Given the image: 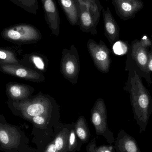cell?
Here are the masks:
<instances>
[{
	"mask_svg": "<svg viewBox=\"0 0 152 152\" xmlns=\"http://www.w3.org/2000/svg\"><path fill=\"white\" fill-rule=\"evenodd\" d=\"M0 140L4 144H7L9 142V139L8 135L4 130L0 131Z\"/></svg>",
	"mask_w": 152,
	"mask_h": 152,
	"instance_id": "24",
	"label": "cell"
},
{
	"mask_svg": "<svg viewBox=\"0 0 152 152\" xmlns=\"http://www.w3.org/2000/svg\"><path fill=\"white\" fill-rule=\"evenodd\" d=\"M88 49L97 69L102 72H109L110 65V50L102 41L97 44L89 39L87 43Z\"/></svg>",
	"mask_w": 152,
	"mask_h": 152,
	"instance_id": "5",
	"label": "cell"
},
{
	"mask_svg": "<svg viewBox=\"0 0 152 152\" xmlns=\"http://www.w3.org/2000/svg\"><path fill=\"white\" fill-rule=\"evenodd\" d=\"M132 104L138 123L146 126L149 116L150 96L137 73L131 80Z\"/></svg>",
	"mask_w": 152,
	"mask_h": 152,
	"instance_id": "1",
	"label": "cell"
},
{
	"mask_svg": "<svg viewBox=\"0 0 152 152\" xmlns=\"http://www.w3.org/2000/svg\"><path fill=\"white\" fill-rule=\"evenodd\" d=\"M113 50L116 54L122 55L126 52L127 51V47L125 43L119 41L114 44L113 46Z\"/></svg>",
	"mask_w": 152,
	"mask_h": 152,
	"instance_id": "21",
	"label": "cell"
},
{
	"mask_svg": "<svg viewBox=\"0 0 152 152\" xmlns=\"http://www.w3.org/2000/svg\"><path fill=\"white\" fill-rule=\"evenodd\" d=\"M0 64L20 65L14 52L7 49L0 48Z\"/></svg>",
	"mask_w": 152,
	"mask_h": 152,
	"instance_id": "17",
	"label": "cell"
},
{
	"mask_svg": "<svg viewBox=\"0 0 152 152\" xmlns=\"http://www.w3.org/2000/svg\"><path fill=\"white\" fill-rule=\"evenodd\" d=\"M0 71L4 74L34 82L44 80L42 74L20 65L0 64Z\"/></svg>",
	"mask_w": 152,
	"mask_h": 152,
	"instance_id": "7",
	"label": "cell"
},
{
	"mask_svg": "<svg viewBox=\"0 0 152 152\" xmlns=\"http://www.w3.org/2000/svg\"><path fill=\"white\" fill-rule=\"evenodd\" d=\"M34 92V88L30 86L19 83L10 82L6 86V94L12 102H20L29 99Z\"/></svg>",
	"mask_w": 152,
	"mask_h": 152,
	"instance_id": "10",
	"label": "cell"
},
{
	"mask_svg": "<svg viewBox=\"0 0 152 152\" xmlns=\"http://www.w3.org/2000/svg\"><path fill=\"white\" fill-rule=\"evenodd\" d=\"M112 2L117 15L124 20L134 18L144 6L142 0H112Z\"/></svg>",
	"mask_w": 152,
	"mask_h": 152,
	"instance_id": "6",
	"label": "cell"
},
{
	"mask_svg": "<svg viewBox=\"0 0 152 152\" xmlns=\"http://www.w3.org/2000/svg\"><path fill=\"white\" fill-rule=\"evenodd\" d=\"M140 42L142 44V45L145 48L151 45V41L148 38H147L146 37H144L142 39V41Z\"/></svg>",
	"mask_w": 152,
	"mask_h": 152,
	"instance_id": "27",
	"label": "cell"
},
{
	"mask_svg": "<svg viewBox=\"0 0 152 152\" xmlns=\"http://www.w3.org/2000/svg\"><path fill=\"white\" fill-rule=\"evenodd\" d=\"M104 35L111 44L118 40L119 36V27L113 18L109 7L102 10Z\"/></svg>",
	"mask_w": 152,
	"mask_h": 152,
	"instance_id": "11",
	"label": "cell"
},
{
	"mask_svg": "<svg viewBox=\"0 0 152 152\" xmlns=\"http://www.w3.org/2000/svg\"><path fill=\"white\" fill-rule=\"evenodd\" d=\"M91 119L96 133L102 134L107 128L106 107L102 99H98L92 110Z\"/></svg>",
	"mask_w": 152,
	"mask_h": 152,
	"instance_id": "9",
	"label": "cell"
},
{
	"mask_svg": "<svg viewBox=\"0 0 152 152\" xmlns=\"http://www.w3.org/2000/svg\"><path fill=\"white\" fill-rule=\"evenodd\" d=\"M94 152H112L111 149H110L107 146H101L98 148L95 149Z\"/></svg>",
	"mask_w": 152,
	"mask_h": 152,
	"instance_id": "26",
	"label": "cell"
},
{
	"mask_svg": "<svg viewBox=\"0 0 152 152\" xmlns=\"http://www.w3.org/2000/svg\"><path fill=\"white\" fill-rule=\"evenodd\" d=\"M61 69L65 78L72 83L77 82L80 70L79 58L74 45H72L69 50L67 49L63 50Z\"/></svg>",
	"mask_w": 152,
	"mask_h": 152,
	"instance_id": "4",
	"label": "cell"
},
{
	"mask_svg": "<svg viewBox=\"0 0 152 152\" xmlns=\"http://www.w3.org/2000/svg\"><path fill=\"white\" fill-rule=\"evenodd\" d=\"M76 133L81 141L86 142L89 136L88 130L84 117H80L77 121L75 126Z\"/></svg>",
	"mask_w": 152,
	"mask_h": 152,
	"instance_id": "18",
	"label": "cell"
},
{
	"mask_svg": "<svg viewBox=\"0 0 152 152\" xmlns=\"http://www.w3.org/2000/svg\"><path fill=\"white\" fill-rule=\"evenodd\" d=\"M66 17L69 23L72 26L79 24L80 9L76 0H58Z\"/></svg>",
	"mask_w": 152,
	"mask_h": 152,
	"instance_id": "13",
	"label": "cell"
},
{
	"mask_svg": "<svg viewBox=\"0 0 152 152\" xmlns=\"http://www.w3.org/2000/svg\"><path fill=\"white\" fill-rule=\"evenodd\" d=\"M80 9L79 25L83 32L97 34L96 27L99 21L96 19L85 6L79 5Z\"/></svg>",
	"mask_w": 152,
	"mask_h": 152,
	"instance_id": "12",
	"label": "cell"
},
{
	"mask_svg": "<svg viewBox=\"0 0 152 152\" xmlns=\"http://www.w3.org/2000/svg\"><path fill=\"white\" fill-rule=\"evenodd\" d=\"M118 148L120 152H140L134 139L126 134L119 140Z\"/></svg>",
	"mask_w": 152,
	"mask_h": 152,
	"instance_id": "15",
	"label": "cell"
},
{
	"mask_svg": "<svg viewBox=\"0 0 152 152\" xmlns=\"http://www.w3.org/2000/svg\"><path fill=\"white\" fill-rule=\"evenodd\" d=\"M148 70L152 72V52L149 55V62L148 65Z\"/></svg>",
	"mask_w": 152,
	"mask_h": 152,
	"instance_id": "28",
	"label": "cell"
},
{
	"mask_svg": "<svg viewBox=\"0 0 152 152\" xmlns=\"http://www.w3.org/2000/svg\"><path fill=\"white\" fill-rule=\"evenodd\" d=\"M50 118L51 116H37L30 118L36 125L42 127H44L48 125Z\"/></svg>",
	"mask_w": 152,
	"mask_h": 152,
	"instance_id": "20",
	"label": "cell"
},
{
	"mask_svg": "<svg viewBox=\"0 0 152 152\" xmlns=\"http://www.w3.org/2000/svg\"><path fill=\"white\" fill-rule=\"evenodd\" d=\"M29 13L36 14L39 9L37 0H10Z\"/></svg>",
	"mask_w": 152,
	"mask_h": 152,
	"instance_id": "16",
	"label": "cell"
},
{
	"mask_svg": "<svg viewBox=\"0 0 152 152\" xmlns=\"http://www.w3.org/2000/svg\"><path fill=\"white\" fill-rule=\"evenodd\" d=\"M68 131L67 129H64L58 135L54 143L58 150V152H62L65 150L69 142Z\"/></svg>",
	"mask_w": 152,
	"mask_h": 152,
	"instance_id": "19",
	"label": "cell"
},
{
	"mask_svg": "<svg viewBox=\"0 0 152 152\" xmlns=\"http://www.w3.org/2000/svg\"><path fill=\"white\" fill-rule=\"evenodd\" d=\"M1 35L4 40L18 45L33 43L42 38L40 31L34 26L27 23H19L5 28Z\"/></svg>",
	"mask_w": 152,
	"mask_h": 152,
	"instance_id": "2",
	"label": "cell"
},
{
	"mask_svg": "<svg viewBox=\"0 0 152 152\" xmlns=\"http://www.w3.org/2000/svg\"><path fill=\"white\" fill-rule=\"evenodd\" d=\"M132 57L142 70L149 72L148 69L149 55L146 48L140 42H136L132 46Z\"/></svg>",
	"mask_w": 152,
	"mask_h": 152,
	"instance_id": "14",
	"label": "cell"
},
{
	"mask_svg": "<svg viewBox=\"0 0 152 152\" xmlns=\"http://www.w3.org/2000/svg\"><path fill=\"white\" fill-rule=\"evenodd\" d=\"M31 60L34 66L40 70L45 69V64L42 59L36 55H33L31 57Z\"/></svg>",
	"mask_w": 152,
	"mask_h": 152,
	"instance_id": "23",
	"label": "cell"
},
{
	"mask_svg": "<svg viewBox=\"0 0 152 152\" xmlns=\"http://www.w3.org/2000/svg\"><path fill=\"white\" fill-rule=\"evenodd\" d=\"M12 104L29 118L37 116H51L53 108L50 99L43 95L39 96L33 99L13 102Z\"/></svg>",
	"mask_w": 152,
	"mask_h": 152,
	"instance_id": "3",
	"label": "cell"
},
{
	"mask_svg": "<svg viewBox=\"0 0 152 152\" xmlns=\"http://www.w3.org/2000/svg\"><path fill=\"white\" fill-rule=\"evenodd\" d=\"M77 139H76L75 133L74 130H71L69 135L68 142V150L72 151L77 146Z\"/></svg>",
	"mask_w": 152,
	"mask_h": 152,
	"instance_id": "22",
	"label": "cell"
},
{
	"mask_svg": "<svg viewBox=\"0 0 152 152\" xmlns=\"http://www.w3.org/2000/svg\"><path fill=\"white\" fill-rule=\"evenodd\" d=\"M45 21L52 33L58 36L60 33V18L55 0H41Z\"/></svg>",
	"mask_w": 152,
	"mask_h": 152,
	"instance_id": "8",
	"label": "cell"
},
{
	"mask_svg": "<svg viewBox=\"0 0 152 152\" xmlns=\"http://www.w3.org/2000/svg\"><path fill=\"white\" fill-rule=\"evenodd\" d=\"M44 152H58L54 142L51 143L48 145Z\"/></svg>",
	"mask_w": 152,
	"mask_h": 152,
	"instance_id": "25",
	"label": "cell"
}]
</instances>
